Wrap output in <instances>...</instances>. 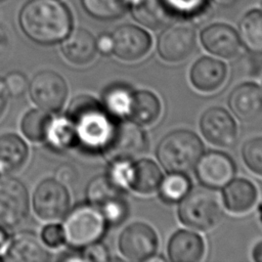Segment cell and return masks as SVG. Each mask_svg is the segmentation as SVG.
Returning <instances> with one entry per match:
<instances>
[{
    "label": "cell",
    "mask_w": 262,
    "mask_h": 262,
    "mask_svg": "<svg viewBox=\"0 0 262 262\" xmlns=\"http://www.w3.org/2000/svg\"><path fill=\"white\" fill-rule=\"evenodd\" d=\"M30 95L39 108L46 112L59 111L68 97L66 80L53 71H42L31 81Z\"/></svg>",
    "instance_id": "8"
},
{
    "label": "cell",
    "mask_w": 262,
    "mask_h": 262,
    "mask_svg": "<svg viewBox=\"0 0 262 262\" xmlns=\"http://www.w3.org/2000/svg\"><path fill=\"white\" fill-rule=\"evenodd\" d=\"M196 46V34L189 23L180 21L168 26L158 39L160 56L170 62H178L188 57Z\"/></svg>",
    "instance_id": "7"
},
{
    "label": "cell",
    "mask_w": 262,
    "mask_h": 262,
    "mask_svg": "<svg viewBox=\"0 0 262 262\" xmlns=\"http://www.w3.org/2000/svg\"><path fill=\"white\" fill-rule=\"evenodd\" d=\"M201 40L209 52L223 58H232L239 52L238 34L226 24L217 23L206 27L201 34Z\"/></svg>",
    "instance_id": "15"
},
{
    "label": "cell",
    "mask_w": 262,
    "mask_h": 262,
    "mask_svg": "<svg viewBox=\"0 0 262 262\" xmlns=\"http://www.w3.org/2000/svg\"><path fill=\"white\" fill-rule=\"evenodd\" d=\"M133 171L134 162H132L131 159H114L112 160L105 175L116 187L124 191L125 189L130 188Z\"/></svg>",
    "instance_id": "33"
},
{
    "label": "cell",
    "mask_w": 262,
    "mask_h": 262,
    "mask_svg": "<svg viewBox=\"0 0 262 262\" xmlns=\"http://www.w3.org/2000/svg\"><path fill=\"white\" fill-rule=\"evenodd\" d=\"M147 149V137L140 125L130 121H117L112 140L104 150L111 160L133 159Z\"/></svg>",
    "instance_id": "10"
},
{
    "label": "cell",
    "mask_w": 262,
    "mask_h": 262,
    "mask_svg": "<svg viewBox=\"0 0 262 262\" xmlns=\"http://www.w3.org/2000/svg\"><path fill=\"white\" fill-rule=\"evenodd\" d=\"M104 216L107 224L118 225L128 216L129 208L123 194L112 198L98 208Z\"/></svg>",
    "instance_id": "34"
},
{
    "label": "cell",
    "mask_w": 262,
    "mask_h": 262,
    "mask_svg": "<svg viewBox=\"0 0 262 262\" xmlns=\"http://www.w3.org/2000/svg\"><path fill=\"white\" fill-rule=\"evenodd\" d=\"M107 222L101 211L91 205L76 206L64 218L63 232L66 242L73 248H84L98 242L105 232Z\"/></svg>",
    "instance_id": "5"
},
{
    "label": "cell",
    "mask_w": 262,
    "mask_h": 262,
    "mask_svg": "<svg viewBox=\"0 0 262 262\" xmlns=\"http://www.w3.org/2000/svg\"><path fill=\"white\" fill-rule=\"evenodd\" d=\"M238 37L249 52L262 55V9H253L243 16Z\"/></svg>",
    "instance_id": "25"
},
{
    "label": "cell",
    "mask_w": 262,
    "mask_h": 262,
    "mask_svg": "<svg viewBox=\"0 0 262 262\" xmlns=\"http://www.w3.org/2000/svg\"><path fill=\"white\" fill-rule=\"evenodd\" d=\"M160 198L166 203H179L191 189V181L186 173L171 172L163 177L159 185Z\"/></svg>",
    "instance_id": "30"
},
{
    "label": "cell",
    "mask_w": 262,
    "mask_h": 262,
    "mask_svg": "<svg viewBox=\"0 0 262 262\" xmlns=\"http://www.w3.org/2000/svg\"><path fill=\"white\" fill-rule=\"evenodd\" d=\"M205 253V243L195 232L178 230L168 244L169 258L173 262H196Z\"/></svg>",
    "instance_id": "20"
},
{
    "label": "cell",
    "mask_w": 262,
    "mask_h": 262,
    "mask_svg": "<svg viewBox=\"0 0 262 262\" xmlns=\"http://www.w3.org/2000/svg\"><path fill=\"white\" fill-rule=\"evenodd\" d=\"M216 4L223 6V7H229L233 4H235L238 0H213Z\"/></svg>",
    "instance_id": "47"
},
{
    "label": "cell",
    "mask_w": 262,
    "mask_h": 262,
    "mask_svg": "<svg viewBox=\"0 0 262 262\" xmlns=\"http://www.w3.org/2000/svg\"><path fill=\"white\" fill-rule=\"evenodd\" d=\"M5 86L8 90L9 95L18 97L26 93L29 82L27 77L19 72H12L5 78Z\"/></svg>",
    "instance_id": "38"
},
{
    "label": "cell",
    "mask_w": 262,
    "mask_h": 262,
    "mask_svg": "<svg viewBox=\"0 0 262 262\" xmlns=\"http://www.w3.org/2000/svg\"><path fill=\"white\" fill-rule=\"evenodd\" d=\"M9 99V93L5 83L0 79V118L4 115Z\"/></svg>",
    "instance_id": "43"
},
{
    "label": "cell",
    "mask_w": 262,
    "mask_h": 262,
    "mask_svg": "<svg viewBox=\"0 0 262 262\" xmlns=\"http://www.w3.org/2000/svg\"><path fill=\"white\" fill-rule=\"evenodd\" d=\"M132 97L133 91L130 87L124 84H113L102 94V105L113 118L119 120L128 116Z\"/></svg>",
    "instance_id": "27"
},
{
    "label": "cell",
    "mask_w": 262,
    "mask_h": 262,
    "mask_svg": "<svg viewBox=\"0 0 262 262\" xmlns=\"http://www.w3.org/2000/svg\"><path fill=\"white\" fill-rule=\"evenodd\" d=\"M119 250L132 261H145L155 256L158 250L156 231L147 224L135 222L128 225L120 235Z\"/></svg>",
    "instance_id": "11"
},
{
    "label": "cell",
    "mask_w": 262,
    "mask_h": 262,
    "mask_svg": "<svg viewBox=\"0 0 262 262\" xmlns=\"http://www.w3.org/2000/svg\"><path fill=\"white\" fill-rule=\"evenodd\" d=\"M60 260H62V261H83L81 254H72V253H69L66 256H62L60 258Z\"/></svg>",
    "instance_id": "46"
},
{
    "label": "cell",
    "mask_w": 262,
    "mask_h": 262,
    "mask_svg": "<svg viewBox=\"0 0 262 262\" xmlns=\"http://www.w3.org/2000/svg\"><path fill=\"white\" fill-rule=\"evenodd\" d=\"M9 237L6 231L0 226V256L6 254L8 245H9Z\"/></svg>",
    "instance_id": "44"
},
{
    "label": "cell",
    "mask_w": 262,
    "mask_h": 262,
    "mask_svg": "<svg viewBox=\"0 0 262 262\" xmlns=\"http://www.w3.org/2000/svg\"><path fill=\"white\" fill-rule=\"evenodd\" d=\"M163 174L159 166L149 159H141L134 163L133 178L130 188L139 193H151L159 188Z\"/></svg>",
    "instance_id": "26"
},
{
    "label": "cell",
    "mask_w": 262,
    "mask_h": 262,
    "mask_svg": "<svg viewBox=\"0 0 262 262\" xmlns=\"http://www.w3.org/2000/svg\"><path fill=\"white\" fill-rule=\"evenodd\" d=\"M113 53L120 59L133 61L143 57L151 46L147 32L134 25H122L112 34Z\"/></svg>",
    "instance_id": "14"
},
{
    "label": "cell",
    "mask_w": 262,
    "mask_h": 262,
    "mask_svg": "<svg viewBox=\"0 0 262 262\" xmlns=\"http://www.w3.org/2000/svg\"><path fill=\"white\" fill-rule=\"evenodd\" d=\"M222 199L228 211L232 213H244L255 205L257 189L248 179H232L223 187Z\"/></svg>",
    "instance_id": "22"
},
{
    "label": "cell",
    "mask_w": 262,
    "mask_h": 262,
    "mask_svg": "<svg viewBox=\"0 0 262 262\" xmlns=\"http://www.w3.org/2000/svg\"><path fill=\"white\" fill-rule=\"evenodd\" d=\"M200 127L204 137L216 146H230L237 136L236 123L231 115L220 106L208 108L202 115Z\"/></svg>",
    "instance_id": "13"
},
{
    "label": "cell",
    "mask_w": 262,
    "mask_h": 262,
    "mask_svg": "<svg viewBox=\"0 0 262 262\" xmlns=\"http://www.w3.org/2000/svg\"><path fill=\"white\" fill-rule=\"evenodd\" d=\"M10 47V37L7 30L0 25V57H2Z\"/></svg>",
    "instance_id": "42"
},
{
    "label": "cell",
    "mask_w": 262,
    "mask_h": 262,
    "mask_svg": "<svg viewBox=\"0 0 262 262\" xmlns=\"http://www.w3.org/2000/svg\"><path fill=\"white\" fill-rule=\"evenodd\" d=\"M242 155L247 167L255 174L262 176V137L247 140L243 145Z\"/></svg>",
    "instance_id": "35"
},
{
    "label": "cell",
    "mask_w": 262,
    "mask_h": 262,
    "mask_svg": "<svg viewBox=\"0 0 262 262\" xmlns=\"http://www.w3.org/2000/svg\"><path fill=\"white\" fill-rule=\"evenodd\" d=\"M18 23L24 34L33 42L54 45L70 34L73 17L60 0H30L20 9Z\"/></svg>",
    "instance_id": "1"
},
{
    "label": "cell",
    "mask_w": 262,
    "mask_h": 262,
    "mask_svg": "<svg viewBox=\"0 0 262 262\" xmlns=\"http://www.w3.org/2000/svg\"><path fill=\"white\" fill-rule=\"evenodd\" d=\"M42 242L50 248H58L66 243L63 228L59 224L51 223L46 225L41 232Z\"/></svg>",
    "instance_id": "37"
},
{
    "label": "cell",
    "mask_w": 262,
    "mask_h": 262,
    "mask_svg": "<svg viewBox=\"0 0 262 262\" xmlns=\"http://www.w3.org/2000/svg\"><path fill=\"white\" fill-rule=\"evenodd\" d=\"M236 171L233 160L225 152L210 150L203 154L195 165V175L206 187L218 189L233 179Z\"/></svg>",
    "instance_id": "12"
},
{
    "label": "cell",
    "mask_w": 262,
    "mask_h": 262,
    "mask_svg": "<svg viewBox=\"0 0 262 262\" xmlns=\"http://www.w3.org/2000/svg\"><path fill=\"white\" fill-rule=\"evenodd\" d=\"M162 105L158 96L148 90L133 92V97L128 116L138 125H150L161 115Z\"/></svg>",
    "instance_id": "24"
},
{
    "label": "cell",
    "mask_w": 262,
    "mask_h": 262,
    "mask_svg": "<svg viewBox=\"0 0 262 262\" xmlns=\"http://www.w3.org/2000/svg\"><path fill=\"white\" fill-rule=\"evenodd\" d=\"M55 179L63 185H72L78 179V171L69 163L61 164L55 171Z\"/></svg>",
    "instance_id": "40"
},
{
    "label": "cell",
    "mask_w": 262,
    "mask_h": 262,
    "mask_svg": "<svg viewBox=\"0 0 262 262\" xmlns=\"http://www.w3.org/2000/svg\"><path fill=\"white\" fill-rule=\"evenodd\" d=\"M172 13L195 17L204 12L206 0H164Z\"/></svg>",
    "instance_id": "36"
},
{
    "label": "cell",
    "mask_w": 262,
    "mask_h": 262,
    "mask_svg": "<svg viewBox=\"0 0 262 262\" xmlns=\"http://www.w3.org/2000/svg\"><path fill=\"white\" fill-rule=\"evenodd\" d=\"M67 116L74 124L78 145L92 152H104L115 132L117 119L89 95L74 98Z\"/></svg>",
    "instance_id": "2"
},
{
    "label": "cell",
    "mask_w": 262,
    "mask_h": 262,
    "mask_svg": "<svg viewBox=\"0 0 262 262\" xmlns=\"http://www.w3.org/2000/svg\"><path fill=\"white\" fill-rule=\"evenodd\" d=\"M29 148L23 138L13 133L0 136V174L10 175L23 168Z\"/></svg>",
    "instance_id": "21"
},
{
    "label": "cell",
    "mask_w": 262,
    "mask_h": 262,
    "mask_svg": "<svg viewBox=\"0 0 262 262\" xmlns=\"http://www.w3.org/2000/svg\"><path fill=\"white\" fill-rule=\"evenodd\" d=\"M228 105L241 121H252L262 113V89L252 82L242 83L231 91Z\"/></svg>",
    "instance_id": "16"
},
{
    "label": "cell",
    "mask_w": 262,
    "mask_h": 262,
    "mask_svg": "<svg viewBox=\"0 0 262 262\" xmlns=\"http://www.w3.org/2000/svg\"><path fill=\"white\" fill-rule=\"evenodd\" d=\"M96 48H97V51H99L103 55L111 54L113 52V48H114L112 35L105 34V33L101 34L96 39Z\"/></svg>",
    "instance_id": "41"
},
{
    "label": "cell",
    "mask_w": 262,
    "mask_h": 262,
    "mask_svg": "<svg viewBox=\"0 0 262 262\" xmlns=\"http://www.w3.org/2000/svg\"><path fill=\"white\" fill-rule=\"evenodd\" d=\"M63 56L73 64L85 66L91 62L97 52L96 39L85 29H76L63 39Z\"/></svg>",
    "instance_id": "18"
},
{
    "label": "cell",
    "mask_w": 262,
    "mask_h": 262,
    "mask_svg": "<svg viewBox=\"0 0 262 262\" xmlns=\"http://www.w3.org/2000/svg\"><path fill=\"white\" fill-rule=\"evenodd\" d=\"M29 213V194L25 185L9 175L0 177V226L13 228Z\"/></svg>",
    "instance_id": "6"
},
{
    "label": "cell",
    "mask_w": 262,
    "mask_h": 262,
    "mask_svg": "<svg viewBox=\"0 0 262 262\" xmlns=\"http://www.w3.org/2000/svg\"><path fill=\"white\" fill-rule=\"evenodd\" d=\"M81 3L90 16L110 20L120 17L125 12L129 0H81Z\"/></svg>",
    "instance_id": "31"
},
{
    "label": "cell",
    "mask_w": 262,
    "mask_h": 262,
    "mask_svg": "<svg viewBox=\"0 0 262 262\" xmlns=\"http://www.w3.org/2000/svg\"><path fill=\"white\" fill-rule=\"evenodd\" d=\"M2 1H4V0H0V2H2Z\"/></svg>",
    "instance_id": "49"
},
{
    "label": "cell",
    "mask_w": 262,
    "mask_h": 262,
    "mask_svg": "<svg viewBox=\"0 0 262 262\" xmlns=\"http://www.w3.org/2000/svg\"><path fill=\"white\" fill-rule=\"evenodd\" d=\"M70 207V194L66 185L56 179H45L34 191L33 208L38 217L54 221L63 217Z\"/></svg>",
    "instance_id": "9"
},
{
    "label": "cell",
    "mask_w": 262,
    "mask_h": 262,
    "mask_svg": "<svg viewBox=\"0 0 262 262\" xmlns=\"http://www.w3.org/2000/svg\"><path fill=\"white\" fill-rule=\"evenodd\" d=\"M6 254L8 259L19 262H44L50 259V254L39 237L29 231H21L13 235L9 241Z\"/></svg>",
    "instance_id": "19"
},
{
    "label": "cell",
    "mask_w": 262,
    "mask_h": 262,
    "mask_svg": "<svg viewBox=\"0 0 262 262\" xmlns=\"http://www.w3.org/2000/svg\"><path fill=\"white\" fill-rule=\"evenodd\" d=\"M83 261H95V262H105L110 260V252L105 245L95 242L86 247H84L81 253Z\"/></svg>",
    "instance_id": "39"
},
{
    "label": "cell",
    "mask_w": 262,
    "mask_h": 262,
    "mask_svg": "<svg viewBox=\"0 0 262 262\" xmlns=\"http://www.w3.org/2000/svg\"><path fill=\"white\" fill-rule=\"evenodd\" d=\"M204 154L201 138L189 130H175L167 134L157 147V158L163 168L171 173H187Z\"/></svg>",
    "instance_id": "3"
},
{
    "label": "cell",
    "mask_w": 262,
    "mask_h": 262,
    "mask_svg": "<svg viewBox=\"0 0 262 262\" xmlns=\"http://www.w3.org/2000/svg\"><path fill=\"white\" fill-rule=\"evenodd\" d=\"M227 68L222 61L203 56L199 58L190 70L191 84L200 91L212 92L218 89L225 81Z\"/></svg>",
    "instance_id": "17"
},
{
    "label": "cell",
    "mask_w": 262,
    "mask_h": 262,
    "mask_svg": "<svg viewBox=\"0 0 262 262\" xmlns=\"http://www.w3.org/2000/svg\"><path fill=\"white\" fill-rule=\"evenodd\" d=\"M52 117L42 108L29 111L21 119V132L31 141L39 142L46 139Z\"/></svg>",
    "instance_id": "29"
},
{
    "label": "cell",
    "mask_w": 262,
    "mask_h": 262,
    "mask_svg": "<svg viewBox=\"0 0 262 262\" xmlns=\"http://www.w3.org/2000/svg\"><path fill=\"white\" fill-rule=\"evenodd\" d=\"M261 8H262V2H261Z\"/></svg>",
    "instance_id": "48"
},
{
    "label": "cell",
    "mask_w": 262,
    "mask_h": 262,
    "mask_svg": "<svg viewBox=\"0 0 262 262\" xmlns=\"http://www.w3.org/2000/svg\"><path fill=\"white\" fill-rule=\"evenodd\" d=\"M252 256L256 262H262V242L258 243L254 247L252 251Z\"/></svg>",
    "instance_id": "45"
},
{
    "label": "cell",
    "mask_w": 262,
    "mask_h": 262,
    "mask_svg": "<svg viewBox=\"0 0 262 262\" xmlns=\"http://www.w3.org/2000/svg\"><path fill=\"white\" fill-rule=\"evenodd\" d=\"M120 194H123V191L116 187L106 177V175L96 176L89 182L87 186L88 202L97 208L112 198Z\"/></svg>",
    "instance_id": "32"
},
{
    "label": "cell",
    "mask_w": 262,
    "mask_h": 262,
    "mask_svg": "<svg viewBox=\"0 0 262 262\" xmlns=\"http://www.w3.org/2000/svg\"><path fill=\"white\" fill-rule=\"evenodd\" d=\"M179 203L180 221L193 229L209 230L216 226L223 216L217 194L206 186L190 190Z\"/></svg>",
    "instance_id": "4"
},
{
    "label": "cell",
    "mask_w": 262,
    "mask_h": 262,
    "mask_svg": "<svg viewBox=\"0 0 262 262\" xmlns=\"http://www.w3.org/2000/svg\"><path fill=\"white\" fill-rule=\"evenodd\" d=\"M46 141L56 149H68L78 146V138L73 122L68 116L51 120Z\"/></svg>",
    "instance_id": "28"
},
{
    "label": "cell",
    "mask_w": 262,
    "mask_h": 262,
    "mask_svg": "<svg viewBox=\"0 0 262 262\" xmlns=\"http://www.w3.org/2000/svg\"><path fill=\"white\" fill-rule=\"evenodd\" d=\"M129 2L133 17L151 30L165 26L173 14L164 0H130Z\"/></svg>",
    "instance_id": "23"
}]
</instances>
